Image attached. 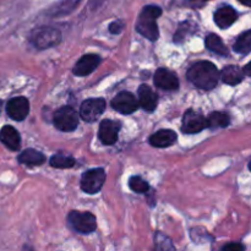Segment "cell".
<instances>
[{
    "label": "cell",
    "instance_id": "19",
    "mask_svg": "<svg viewBox=\"0 0 251 251\" xmlns=\"http://www.w3.org/2000/svg\"><path fill=\"white\" fill-rule=\"evenodd\" d=\"M17 161L26 166H41L46 162V156L34 149H27L19 154Z\"/></svg>",
    "mask_w": 251,
    "mask_h": 251
},
{
    "label": "cell",
    "instance_id": "14",
    "mask_svg": "<svg viewBox=\"0 0 251 251\" xmlns=\"http://www.w3.org/2000/svg\"><path fill=\"white\" fill-rule=\"evenodd\" d=\"M213 19H215L216 25H217L220 28L226 29L228 27L232 26L238 19V12L233 9L232 6H228V5H225V6L220 7L217 11L213 15Z\"/></svg>",
    "mask_w": 251,
    "mask_h": 251
},
{
    "label": "cell",
    "instance_id": "23",
    "mask_svg": "<svg viewBox=\"0 0 251 251\" xmlns=\"http://www.w3.org/2000/svg\"><path fill=\"white\" fill-rule=\"evenodd\" d=\"M78 2H80V0H61L59 4L54 5L53 9H51L49 12H50V15L53 17L61 16V15L69 14L70 11H73Z\"/></svg>",
    "mask_w": 251,
    "mask_h": 251
},
{
    "label": "cell",
    "instance_id": "29",
    "mask_svg": "<svg viewBox=\"0 0 251 251\" xmlns=\"http://www.w3.org/2000/svg\"><path fill=\"white\" fill-rule=\"evenodd\" d=\"M222 249L225 251H243L245 250V247L240 244V243H230V244L225 245Z\"/></svg>",
    "mask_w": 251,
    "mask_h": 251
},
{
    "label": "cell",
    "instance_id": "8",
    "mask_svg": "<svg viewBox=\"0 0 251 251\" xmlns=\"http://www.w3.org/2000/svg\"><path fill=\"white\" fill-rule=\"evenodd\" d=\"M105 109V100L103 98H90L82 102L80 108V115L85 122H96Z\"/></svg>",
    "mask_w": 251,
    "mask_h": 251
},
{
    "label": "cell",
    "instance_id": "17",
    "mask_svg": "<svg viewBox=\"0 0 251 251\" xmlns=\"http://www.w3.org/2000/svg\"><path fill=\"white\" fill-rule=\"evenodd\" d=\"M0 141L11 151H17L21 145V136L15 127L6 125L0 130Z\"/></svg>",
    "mask_w": 251,
    "mask_h": 251
},
{
    "label": "cell",
    "instance_id": "13",
    "mask_svg": "<svg viewBox=\"0 0 251 251\" xmlns=\"http://www.w3.org/2000/svg\"><path fill=\"white\" fill-rule=\"evenodd\" d=\"M154 85L166 91H176L179 88V80L174 73L168 69H158L153 76Z\"/></svg>",
    "mask_w": 251,
    "mask_h": 251
},
{
    "label": "cell",
    "instance_id": "3",
    "mask_svg": "<svg viewBox=\"0 0 251 251\" xmlns=\"http://www.w3.org/2000/svg\"><path fill=\"white\" fill-rule=\"evenodd\" d=\"M29 41L36 48L48 49L60 43L61 33L59 29L54 28V27H38L32 31Z\"/></svg>",
    "mask_w": 251,
    "mask_h": 251
},
{
    "label": "cell",
    "instance_id": "30",
    "mask_svg": "<svg viewBox=\"0 0 251 251\" xmlns=\"http://www.w3.org/2000/svg\"><path fill=\"white\" fill-rule=\"evenodd\" d=\"M250 66H251V64L249 63V64H247V65H245L244 69H243L244 74H245V75H248V76L250 75Z\"/></svg>",
    "mask_w": 251,
    "mask_h": 251
},
{
    "label": "cell",
    "instance_id": "4",
    "mask_svg": "<svg viewBox=\"0 0 251 251\" xmlns=\"http://www.w3.org/2000/svg\"><path fill=\"white\" fill-rule=\"evenodd\" d=\"M68 222L75 232L81 234H91L97 227L96 217L91 212L71 211L68 216Z\"/></svg>",
    "mask_w": 251,
    "mask_h": 251
},
{
    "label": "cell",
    "instance_id": "24",
    "mask_svg": "<svg viewBox=\"0 0 251 251\" xmlns=\"http://www.w3.org/2000/svg\"><path fill=\"white\" fill-rule=\"evenodd\" d=\"M76 164V161L73 157L65 156V154H54L50 158V166L58 169L73 168Z\"/></svg>",
    "mask_w": 251,
    "mask_h": 251
},
{
    "label": "cell",
    "instance_id": "10",
    "mask_svg": "<svg viewBox=\"0 0 251 251\" xmlns=\"http://www.w3.org/2000/svg\"><path fill=\"white\" fill-rule=\"evenodd\" d=\"M6 112L11 119L22 122L26 119L29 113L28 100L25 97L11 98L6 104Z\"/></svg>",
    "mask_w": 251,
    "mask_h": 251
},
{
    "label": "cell",
    "instance_id": "31",
    "mask_svg": "<svg viewBox=\"0 0 251 251\" xmlns=\"http://www.w3.org/2000/svg\"><path fill=\"white\" fill-rule=\"evenodd\" d=\"M239 1L245 6H251V0H239Z\"/></svg>",
    "mask_w": 251,
    "mask_h": 251
},
{
    "label": "cell",
    "instance_id": "20",
    "mask_svg": "<svg viewBox=\"0 0 251 251\" xmlns=\"http://www.w3.org/2000/svg\"><path fill=\"white\" fill-rule=\"evenodd\" d=\"M205 43H206V48H207L208 50L212 51V53H216L218 54V55H223V56H227L228 54H229L228 48L226 47V44L223 43V41L217 36V34L215 33L208 34V36L206 37Z\"/></svg>",
    "mask_w": 251,
    "mask_h": 251
},
{
    "label": "cell",
    "instance_id": "7",
    "mask_svg": "<svg viewBox=\"0 0 251 251\" xmlns=\"http://www.w3.org/2000/svg\"><path fill=\"white\" fill-rule=\"evenodd\" d=\"M181 124H183L181 125V131L185 132V134H198V132L208 127L207 119L201 113L193 109L188 110L184 114Z\"/></svg>",
    "mask_w": 251,
    "mask_h": 251
},
{
    "label": "cell",
    "instance_id": "22",
    "mask_svg": "<svg viewBox=\"0 0 251 251\" xmlns=\"http://www.w3.org/2000/svg\"><path fill=\"white\" fill-rule=\"evenodd\" d=\"M207 119L208 127H227L230 123V118L227 113L222 112H215L211 113L210 117L206 118Z\"/></svg>",
    "mask_w": 251,
    "mask_h": 251
},
{
    "label": "cell",
    "instance_id": "25",
    "mask_svg": "<svg viewBox=\"0 0 251 251\" xmlns=\"http://www.w3.org/2000/svg\"><path fill=\"white\" fill-rule=\"evenodd\" d=\"M129 188L137 194H145L149 191L150 185L145 179L141 178V176H135L129 179Z\"/></svg>",
    "mask_w": 251,
    "mask_h": 251
},
{
    "label": "cell",
    "instance_id": "32",
    "mask_svg": "<svg viewBox=\"0 0 251 251\" xmlns=\"http://www.w3.org/2000/svg\"><path fill=\"white\" fill-rule=\"evenodd\" d=\"M1 105H2V102L0 100V112H1Z\"/></svg>",
    "mask_w": 251,
    "mask_h": 251
},
{
    "label": "cell",
    "instance_id": "21",
    "mask_svg": "<svg viewBox=\"0 0 251 251\" xmlns=\"http://www.w3.org/2000/svg\"><path fill=\"white\" fill-rule=\"evenodd\" d=\"M234 50L242 55H248L251 50V32L245 31L240 34L234 43Z\"/></svg>",
    "mask_w": 251,
    "mask_h": 251
},
{
    "label": "cell",
    "instance_id": "26",
    "mask_svg": "<svg viewBox=\"0 0 251 251\" xmlns=\"http://www.w3.org/2000/svg\"><path fill=\"white\" fill-rule=\"evenodd\" d=\"M154 242H156V249H163V250H174V245L172 244L171 240L166 237V235L157 233L154 237Z\"/></svg>",
    "mask_w": 251,
    "mask_h": 251
},
{
    "label": "cell",
    "instance_id": "11",
    "mask_svg": "<svg viewBox=\"0 0 251 251\" xmlns=\"http://www.w3.org/2000/svg\"><path fill=\"white\" fill-rule=\"evenodd\" d=\"M120 125L119 122L115 120L105 119L100 123V130H98V137L104 145H113L118 141V135L120 131Z\"/></svg>",
    "mask_w": 251,
    "mask_h": 251
},
{
    "label": "cell",
    "instance_id": "27",
    "mask_svg": "<svg viewBox=\"0 0 251 251\" xmlns=\"http://www.w3.org/2000/svg\"><path fill=\"white\" fill-rule=\"evenodd\" d=\"M191 25L188 24V22H185V24H181L180 27H179L178 32L176 33V36H174V42L176 43H181V42L185 39V34H186V29L190 27Z\"/></svg>",
    "mask_w": 251,
    "mask_h": 251
},
{
    "label": "cell",
    "instance_id": "6",
    "mask_svg": "<svg viewBox=\"0 0 251 251\" xmlns=\"http://www.w3.org/2000/svg\"><path fill=\"white\" fill-rule=\"evenodd\" d=\"M105 181V172L102 168H95L90 169L86 173H83L82 178H81V189L85 193L91 194H97L103 188Z\"/></svg>",
    "mask_w": 251,
    "mask_h": 251
},
{
    "label": "cell",
    "instance_id": "2",
    "mask_svg": "<svg viewBox=\"0 0 251 251\" xmlns=\"http://www.w3.org/2000/svg\"><path fill=\"white\" fill-rule=\"evenodd\" d=\"M162 15V9L157 5H147L142 9L136 24V31L150 41H157L159 37L157 19Z\"/></svg>",
    "mask_w": 251,
    "mask_h": 251
},
{
    "label": "cell",
    "instance_id": "16",
    "mask_svg": "<svg viewBox=\"0 0 251 251\" xmlns=\"http://www.w3.org/2000/svg\"><path fill=\"white\" fill-rule=\"evenodd\" d=\"M176 139H178V136H176L173 130L164 129L154 132L150 137V144L153 147H157V149H163V147H169L176 144Z\"/></svg>",
    "mask_w": 251,
    "mask_h": 251
},
{
    "label": "cell",
    "instance_id": "15",
    "mask_svg": "<svg viewBox=\"0 0 251 251\" xmlns=\"http://www.w3.org/2000/svg\"><path fill=\"white\" fill-rule=\"evenodd\" d=\"M139 104L147 112H153L158 104V96L149 85H141L139 87Z\"/></svg>",
    "mask_w": 251,
    "mask_h": 251
},
{
    "label": "cell",
    "instance_id": "9",
    "mask_svg": "<svg viewBox=\"0 0 251 251\" xmlns=\"http://www.w3.org/2000/svg\"><path fill=\"white\" fill-rule=\"evenodd\" d=\"M112 107L122 114H131L140 107L137 98L131 92H120L112 100Z\"/></svg>",
    "mask_w": 251,
    "mask_h": 251
},
{
    "label": "cell",
    "instance_id": "18",
    "mask_svg": "<svg viewBox=\"0 0 251 251\" xmlns=\"http://www.w3.org/2000/svg\"><path fill=\"white\" fill-rule=\"evenodd\" d=\"M244 71L242 68L237 65H228L222 69L220 73V78L227 85L235 86L244 80Z\"/></svg>",
    "mask_w": 251,
    "mask_h": 251
},
{
    "label": "cell",
    "instance_id": "1",
    "mask_svg": "<svg viewBox=\"0 0 251 251\" xmlns=\"http://www.w3.org/2000/svg\"><path fill=\"white\" fill-rule=\"evenodd\" d=\"M188 80L201 90L210 91L217 86L220 71L211 61H199L188 70Z\"/></svg>",
    "mask_w": 251,
    "mask_h": 251
},
{
    "label": "cell",
    "instance_id": "12",
    "mask_svg": "<svg viewBox=\"0 0 251 251\" xmlns=\"http://www.w3.org/2000/svg\"><path fill=\"white\" fill-rule=\"evenodd\" d=\"M100 61H102V58L98 54H85V55L81 56L80 60L74 66L73 73L76 76L90 75L91 73H93L98 68Z\"/></svg>",
    "mask_w": 251,
    "mask_h": 251
},
{
    "label": "cell",
    "instance_id": "28",
    "mask_svg": "<svg viewBox=\"0 0 251 251\" xmlns=\"http://www.w3.org/2000/svg\"><path fill=\"white\" fill-rule=\"evenodd\" d=\"M124 22L123 21H114L110 24L109 26V32L113 34H119L122 33V31L124 29Z\"/></svg>",
    "mask_w": 251,
    "mask_h": 251
},
{
    "label": "cell",
    "instance_id": "5",
    "mask_svg": "<svg viewBox=\"0 0 251 251\" xmlns=\"http://www.w3.org/2000/svg\"><path fill=\"white\" fill-rule=\"evenodd\" d=\"M54 125L58 130L64 132L74 131L78 126V114L73 107H61L54 113Z\"/></svg>",
    "mask_w": 251,
    "mask_h": 251
}]
</instances>
